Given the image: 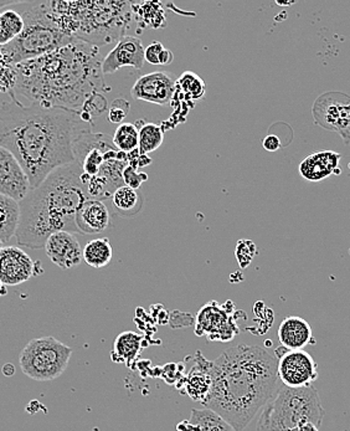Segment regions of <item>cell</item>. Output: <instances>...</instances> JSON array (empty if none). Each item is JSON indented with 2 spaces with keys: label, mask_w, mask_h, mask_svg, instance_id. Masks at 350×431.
Here are the masks:
<instances>
[{
  "label": "cell",
  "mask_w": 350,
  "mask_h": 431,
  "mask_svg": "<svg viewBox=\"0 0 350 431\" xmlns=\"http://www.w3.org/2000/svg\"><path fill=\"white\" fill-rule=\"evenodd\" d=\"M212 388L203 407L242 431L277 392V359L263 348L239 344L210 362Z\"/></svg>",
  "instance_id": "cell-3"
},
{
  "label": "cell",
  "mask_w": 350,
  "mask_h": 431,
  "mask_svg": "<svg viewBox=\"0 0 350 431\" xmlns=\"http://www.w3.org/2000/svg\"><path fill=\"white\" fill-rule=\"evenodd\" d=\"M112 202L118 212L126 214L134 210V207L140 203V196L136 189L122 185L112 196Z\"/></svg>",
  "instance_id": "cell-29"
},
{
  "label": "cell",
  "mask_w": 350,
  "mask_h": 431,
  "mask_svg": "<svg viewBox=\"0 0 350 431\" xmlns=\"http://www.w3.org/2000/svg\"><path fill=\"white\" fill-rule=\"evenodd\" d=\"M145 46L138 38L124 35L103 59L102 73L103 75H110L126 66L138 70L143 68L145 61Z\"/></svg>",
  "instance_id": "cell-15"
},
{
  "label": "cell",
  "mask_w": 350,
  "mask_h": 431,
  "mask_svg": "<svg viewBox=\"0 0 350 431\" xmlns=\"http://www.w3.org/2000/svg\"><path fill=\"white\" fill-rule=\"evenodd\" d=\"M30 191L31 185L20 163L10 151L0 147V196L20 203Z\"/></svg>",
  "instance_id": "cell-13"
},
{
  "label": "cell",
  "mask_w": 350,
  "mask_h": 431,
  "mask_svg": "<svg viewBox=\"0 0 350 431\" xmlns=\"http://www.w3.org/2000/svg\"><path fill=\"white\" fill-rule=\"evenodd\" d=\"M3 372L6 373V375H11L15 373V368H14V365L13 364H6L4 365V368H3Z\"/></svg>",
  "instance_id": "cell-37"
},
{
  "label": "cell",
  "mask_w": 350,
  "mask_h": 431,
  "mask_svg": "<svg viewBox=\"0 0 350 431\" xmlns=\"http://www.w3.org/2000/svg\"><path fill=\"white\" fill-rule=\"evenodd\" d=\"M36 263L27 252L17 247L0 250V281L6 286H17L30 280L35 275Z\"/></svg>",
  "instance_id": "cell-14"
},
{
  "label": "cell",
  "mask_w": 350,
  "mask_h": 431,
  "mask_svg": "<svg viewBox=\"0 0 350 431\" xmlns=\"http://www.w3.org/2000/svg\"><path fill=\"white\" fill-rule=\"evenodd\" d=\"M102 57L97 46L82 40L46 55L14 65L15 94L44 107L81 111L105 89Z\"/></svg>",
  "instance_id": "cell-2"
},
{
  "label": "cell",
  "mask_w": 350,
  "mask_h": 431,
  "mask_svg": "<svg viewBox=\"0 0 350 431\" xmlns=\"http://www.w3.org/2000/svg\"><path fill=\"white\" fill-rule=\"evenodd\" d=\"M78 162L56 169L41 184L19 203L20 217L15 239L17 245L44 249L49 236L57 231L78 233V209L89 199Z\"/></svg>",
  "instance_id": "cell-4"
},
{
  "label": "cell",
  "mask_w": 350,
  "mask_h": 431,
  "mask_svg": "<svg viewBox=\"0 0 350 431\" xmlns=\"http://www.w3.org/2000/svg\"><path fill=\"white\" fill-rule=\"evenodd\" d=\"M173 60H174V55H173L172 51L169 50V49H163V51L161 52V55H159V65H163V66H166V65H169V64H172Z\"/></svg>",
  "instance_id": "cell-35"
},
{
  "label": "cell",
  "mask_w": 350,
  "mask_h": 431,
  "mask_svg": "<svg viewBox=\"0 0 350 431\" xmlns=\"http://www.w3.org/2000/svg\"><path fill=\"white\" fill-rule=\"evenodd\" d=\"M73 353V348L55 337H40L22 348L19 364L22 373L33 381H54L65 373Z\"/></svg>",
  "instance_id": "cell-8"
},
{
  "label": "cell",
  "mask_w": 350,
  "mask_h": 431,
  "mask_svg": "<svg viewBox=\"0 0 350 431\" xmlns=\"http://www.w3.org/2000/svg\"><path fill=\"white\" fill-rule=\"evenodd\" d=\"M139 129L138 151L143 156L156 152L163 145L164 129L156 124H142Z\"/></svg>",
  "instance_id": "cell-27"
},
{
  "label": "cell",
  "mask_w": 350,
  "mask_h": 431,
  "mask_svg": "<svg viewBox=\"0 0 350 431\" xmlns=\"http://www.w3.org/2000/svg\"><path fill=\"white\" fill-rule=\"evenodd\" d=\"M277 374L279 381L289 388H306L318 379V365L305 349L289 351L276 349Z\"/></svg>",
  "instance_id": "cell-10"
},
{
  "label": "cell",
  "mask_w": 350,
  "mask_h": 431,
  "mask_svg": "<svg viewBox=\"0 0 350 431\" xmlns=\"http://www.w3.org/2000/svg\"><path fill=\"white\" fill-rule=\"evenodd\" d=\"M112 140L118 151L124 152L127 154L138 149L139 129L137 124H119Z\"/></svg>",
  "instance_id": "cell-28"
},
{
  "label": "cell",
  "mask_w": 350,
  "mask_h": 431,
  "mask_svg": "<svg viewBox=\"0 0 350 431\" xmlns=\"http://www.w3.org/2000/svg\"><path fill=\"white\" fill-rule=\"evenodd\" d=\"M177 80L167 73H150L139 78L132 87L134 100L150 102L154 105H168L174 100Z\"/></svg>",
  "instance_id": "cell-12"
},
{
  "label": "cell",
  "mask_w": 350,
  "mask_h": 431,
  "mask_svg": "<svg viewBox=\"0 0 350 431\" xmlns=\"http://www.w3.org/2000/svg\"><path fill=\"white\" fill-rule=\"evenodd\" d=\"M20 217L19 203L0 196V240L8 244L15 236Z\"/></svg>",
  "instance_id": "cell-22"
},
{
  "label": "cell",
  "mask_w": 350,
  "mask_h": 431,
  "mask_svg": "<svg viewBox=\"0 0 350 431\" xmlns=\"http://www.w3.org/2000/svg\"><path fill=\"white\" fill-rule=\"evenodd\" d=\"M177 90L190 101H200L205 96L206 84L199 75L193 71H185L177 80Z\"/></svg>",
  "instance_id": "cell-26"
},
{
  "label": "cell",
  "mask_w": 350,
  "mask_h": 431,
  "mask_svg": "<svg viewBox=\"0 0 350 431\" xmlns=\"http://www.w3.org/2000/svg\"><path fill=\"white\" fill-rule=\"evenodd\" d=\"M110 221L111 215L105 203L92 198L87 199L81 205L76 215V224L80 234H100L108 229Z\"/></svg>",
  "instance_id": "cell-19"
},
{
  "label": "cell",
  "mask_w": 350,
  "mask_h": 431,
  "mask_svg": "<svg viewBox=\"0 0 350 431\" xmlns=\"http://www.w3.org/2000/svg\"><path fill=\"white\" fill-rule=\"evenodd\" d=\"M340 153L321 151L305 158L300 164V174L308 182H321L332 174H340Z\"/></svg>",
  "instance_id": "cell-18"
},
{
  "label": "cell",
  "mask_w": 350,
  "mask_h": 431,
  "mask_svg": "<svg viewBox=\"0 0 350 431\" xmlns=\"http://www.w3.org/2000/svg\"><path fill=\"white\" fill-rule=\"evenodd\" d=\"M195 333L204 336L210 341L228 342L239 333L231 316L225 307L217 302L209 303L201 307L196 317Z\"/></svg>",
  "instance_id": "cell-11"
},
{
  "label": "cell",
  "mask_w": 350,
  "mask_h": 431,
  "mask_svg": "<svg viewBox=\"0 0 350 431\" xmlns=\"http://www.w3.org/2000/svg\"><path fill=\"white\" fill-rule=\"evenodd\" d=\"M256 244L250 239H240L235 247V258L239 263L241 269H247L250 266L252 260L255 258Z\"/></svg>",
  "instance_id": "cell-30"
},
{
  "label": "cell",
  "mask_w": 350,
  "mask_h": 431,
  "mask_svg": "<svg viewBox=\"0 0 350 431\" xmlns=\"http://www.w3.org/2000/svg\"><path fill=\"white\" fill-rule=\"evenodd\" d=\"M143 336L136 332L127 330L118 335L113 343L112 360L117 363H131L142 352Z\"/></svg>",
  "instance_id": "cell-21"
},
{
  "label": "cell",
  "mask_w": 350,
  "mask_h": 431,
  "mask_svg": "<svg viewBox=\"0 0 350 431\" xmlns=\"http://www.w3.org/2000/svg\"><path fill=\"white\" fill-rule=\"evenodd\" d=\"M128 111H129V103L126 100L118 98L116 101H113L108 111L110 122L122 124L123 119L127 117Z\"/></svg>",
  "instance_id": "cell-31"
},
{
  "label": "cell",
  "mask_w": 350,
  "mask_h": 431,
  "mask_svg": "<svg viewBox=\"0 0 350 431\" xmlns=\"http://www.w3.org/2000/svg\"><path fill=\"white\" fill-rule=\"evenodd\" d=\"M164 49V46L159 41L152 43L150 46H147L145 50V60L150 62L152 65H159V55Z\"/></svg>",
  "instance_id": "cell-33"
},
{
  "label": "cell",
  "mask_w": 350,
  "mask_h": 431,
  "mask_svg": "<svg viewBox=\"0 0 350 431\" xmlns=\"http://www.w3.org/2000/svg\"><path fill=\"white\" fill-rule=\"evenodd\" d=\"M112 256H113V249L107 238L89 241L82 249V258L85 263L94 269L106 268L107 265L111 263Z\"/></svg>",
  "instance_id": "cell-23"
},
{
  "label": "cell",
  "mask_w": 350,
  "mask_h": 431,
  "mask_svg": "<svg viewBox=\"0 0 350 431\" xmlns=\"http://www.w3.org/2000/svg\"><path fill=\"white\" fill-rule=\"evenodd\" d=\"M262 146L267 152H277L281 148V140L276 135H268L262 142Z\"/></svg>",
  "instance_id": "cell-34"
},
{
  "label": "cell",
  "mask_w": 350,
  "mask_h": 431,
  "mask_svg": "<svg viewBox=\"0 0 350 431\" xmlns=\"http://www.w3.org/2000/svg\"><path fill=\"white\" fill-rule=\"evenodd\" d=\"M44 249L51 263L62 270L76 268L84 260L82 247L75 234L68 231L54 233L46 240Z\"/></svg>",
  "instance_id": "cell-16"
},
{
  "label": "cell",
  "mask_w": 350,
  "mask_h": 431,
  "mask_svg": "<svg viewBox=\"0 0 350 431\" xmlns=\"http://www.w3.org/2000/svg\"><path fill=\"white\" fill-rule=\"evenodd\" d=\"M189 424L195 431H235L228 421L210 409H193Z\"/></svg>",
  "instance_id": "cell-24"
},
{
  "label": "cell",
  "mask_w": 350,
  "mask_h": 431,
  "mask_svg": "<svg viewBox=\"0 0 350 431\" xmlns=\"http://www.w3.org/2000/svg\"><path fill=\"white\" fill-rule=\"evenodd\" d=\"M0 85H1V80H0Z\"/></svg>",
  "instance_id": "cell-40"
},
{
  "label": "cell",
  "mask_w": 350,
  "mask_h": 431,
  "mask_svg": "<svg viewBox=\"0 0 350 431\" xmlns=\"http://www.w3.org/2000/svg\"><path fill=\"white\" fill-rule=\"evenodd\" d=\"M56 25L73 39L108 44L123 38L131 19L129 3L48 1Z\"/></svg>",
  "instance_id": "cell-5"
},
{
  "label": "cell",
  "mask_w": 350,
  "mask_h": 431,
  "mask_svg": "<svg viewBox=\"0 0 350 431\" xmlns=\"http://www.w3.org/2000/svg\"><path fill=\"white\" fill-rule=\"evenodd\" d=\"M3 245H4V244H3V241L0 240V250H1V249H3Z\"/></svg>",
  "instance_id": "cell-39"
},
{
  "label": "cell",
  "mask_w": 350,
  "mask_h": 431,
  "mask_svg": "<svg viewBox=\"0 0 350 431\" xmlns=\"http://www.w3.org/2000/svg\"><path fill=\"white\" fill-rule=\"evenodd\" d=\"M24 19L22 14L13 10L6 9L0 12V46H6L10 44L11 41L17 39L24 30Z\"/></svg>",
  "instance_id": "cell-25"
},
{
  "label": "cell",
  "mask_w": 350,
  "mask_h": 431,
  "mask_svg": "<svg viewBox=\"0 0 350 431\" xmlns=\"http://www.w3.org/2000/svg\"><path fill=\"white\" fill-rule=\"evenodd\" d=\"M8 291H6V287L1 281H0V296H6Z\"/></svg>",
  "instance_id": "cell-38"
},
{
  "label": "cell",
  "mask_w": 350,
  "mask_h": 431,
  "mask_svg": "<svg viewBox=\"0 0 350 431\" xmlns=\"http://www.w3.org/2000/svg\"><path fill=\"white\" fill-rule=\"evenodd\" d=\"M212 388L210 377V362L205 359H198L196 367L193 368L188 378L187 392L195 402L204 403Z\"/></svg>",
  "instance_id": "cell-20"
},
{
  "label": "cell",
  "mask_w": 350,
  "mask_h": 431,
  "mask_svg": "<svg viewBox=\"0 0 350 431\" xmlns=\"http://www.w3.org/2000/svg\"><path fill=\"white\" fill-rule=\"evenodd\" d=\"M314 124L335 132L350 143V96L340 91L324 92L314 101L312 108Z\"/></svg>",
  "instance_id": "cell-9"
},
{
  "label": "cell",
  "mask_w": 350,
  "mask_h": 431,
  "mask_svg": "<svg viewBox=\"0 0 350 431\" xmlns=\"http://www.w3.org/2000/svg\"><path fill=\"white\" fill-rule=\"evenodd\" d=\"M324 415L314 386L289 388L282 384L261 409L256 431H296L307 423L321 428Z\"/></svg>",
  "instance_id": "cell-7"
},
{
  "label": "cell",
  "mask_w": 350,
  "mask_h": 431,
  "mask_svg": "<svg viewBox=\"0 0 350 431\" xmlns=\"http://www.w3.org/2000/svg\"><path fill=\"white\" fill-rule=\"evenodd\" d=\"M296 431H319V428L312 423H307L305 425L300 426Z\"/></svg>",
  "instance_id": "cell-36"
},
{
  "label": "cell",
  "mask_w": 350,
  "mask_h": 431,
  "mask_svg": "<svg viewBox=\"0 0 350 431\" xmlns=\"http://www.w3.org/2000/svg\"><path fill=\"white\" fill-rule=\"evenodd\" d=\"M81 124L78 111L6 102L0 106V147L15 156L35 189L56 169L76 162Z\"/></svg>",
  "instance_id": "cell-1"
},
{
  "label": "cell",
  "mask_w": 350,
  "mask_h": 431,
  "mask_svg": "<svg viewBox=\"0 0 350 431\" xmlns=\"http://www.w3.org/2000/svg\"><path fill=\"white\" fill-rule=\"evenodd\" d=\"M123 183L132 189H138L143 182L148 180V175L145 173H139L138 169L133 168L128 166L127 168L123 170Z\"/></svg>",
  "instance_id": "cell-32"
},
{
  "label": "cell",
  "mask_w": 350,
  "mask_h": 431,
  "mask_svg": "<svg viewBox=\"0 0 350 431\" xmlns=\"http://www.w3.org/2000/svg\"><path fill=\"white\" fill-rule=\"evenodd\" d=\"M22 12L24 30L10 44L0 46L6 65H17L34 60L68 45L75 40L56 25L48 1L28 3Z\"/></svg>",
  "instance_id": "cell-6"
},
{
  "label": "cell",
  "mask_w": 350,
  "mask_h": 431,
  "mask_svg": "<svg viewBox=\"0 0 350 431\" xmlns=\"http://www.w3.org/2000/svg\"><path fill=\"white\" fill-rule=\"evenodd\" d=\"M277 336L281 346L289 351H300L316 342L311 325L298 316L286 317L278 327Z\"/></svg>",
  "instance_id": "cell-17"
}]
</instances>
